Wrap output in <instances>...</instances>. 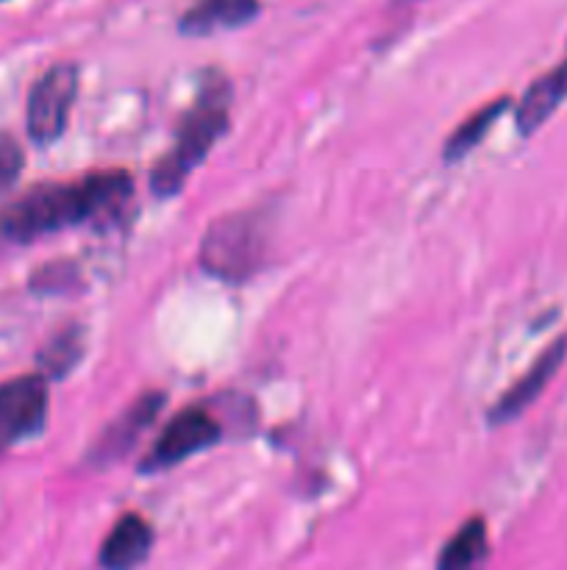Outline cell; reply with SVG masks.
Wrapping results in <instances>:
<instances>
[{
  "label": "cell",
  "mask_w": 567,
  "mask_h": 570,
  "mask_svg": "<svg viewBox=\"0 0 567 570\" xmlns=\"http://www.w3.org/2000/svg\"><path fill=\"white\" fill-rule=\"evenodd\" d=\"M133 178L126 170H98L76 181L37 184L0 212V234L14 243H33L48 234L109 220L131 200Z\"/></svg>",
  "instance_id": "cell-1"
},
{
  "label": "cell",
  "mask_w": 567,
  "mask_h": 570,
  "mask_svg": "<svg viewBox=\"0 0 567 570\" xmlns=\"http://www.w3.org/2000/svg\"><path fill=\"white\" fill-rule=\"evenodd\" d=\"M231 83L220 70L200 72L198 95L187 115L178 120L172 148L159 156L150 170V193L156 198H176L195 167L206 161L217 142L231 128Z\"/></svg>",
  "instance_id": "cell-2"
},
{
  "label": "cell",
  "mask_w": 567,
  "mask_h": 570,
  "mask_svg": "<svg viewBox=\"0 0 567 570\" xmlns=\"http://www.w3.org/2000/svg\"><path fill=\"white\" fill-rule=\"evenodd\" d=\"M270 239V215L265 209L228 212L206 228L198 265L217 282L245 284L265 267Z\"/></svg>",
  "instance_id": "cell-3"
},
{
  "label": "cell",
  "mask_w": 567,
  "mask_h": 570,
  "mask_svg": "<svg viewBox=\"0 0 567 570\" xmlns=\"http://www.w3.org/2000/svg\"><path fill=\"white\" fill-rule=\"evenodd\" d=\"M78 87L81 70L76 61H56L33 81L26 106V126L33 145H53L67 131Z\"/></svg>",
  "instance_id": "cell-4"
},
{
  "label": "cell",
  "mask_w": 567,
  "mask_h": 570,
  "mask_svg": "<svg viewBox=\"0 0 567 570\" xmlns=\"http://www.w3.org/2000/svg\"><path fill=\"white\" fill-rule=\"evenodd\" d=\"M220 440V421H217L206 406H183V410L161 429L156 443L150 445L145 460L139 462V473L148 476V473L170 471V468L187 462L189 456L209 451L211 445H217Z\"/></svg>",
  "instance_id": "cell-5"
},
{
  "label": "cell",
  "mask_w": 567,
  "mask_h": 570,
  "mask_svg": "<svg viewBox=\"0 0 567 570\" xmlns=\"http://www.w3.org/2000/svg\"><path fill=\"white\" fill-rule=\"evenodd\" d=\"M48 404V379L39 371L0 384V449L42 432Z\"/></svg>",
  "instance_id": "cell-6"
},
{
  "label": "cell",
  "mask_w": 567,
  "mask_h": 570,
  "mask_svg": "<svg viewBox=\"0 0 567 570\" xmlns=\"http://www.w3.org/2000/svg\"><path fill=\"white\" fill-rule=\"evenodd\" d=\"M165 404L167 395L161 393V390H148V393L139 395L120 417H115V421L98 434L94 445L89 449L87 460L92 462L94 468L117 465V462L142 440V434L153 426L156 417L165 410Z\"/></svg>",
  "instance_id": "cell-7"
},
{
  "label": "cell",
  "mask_w": 567,
  "mask_h": 570,
  "mask_svg": "<svg viewBox=\"0 0 567 570\" xmlns=\"http://www.w3.org/2000/svg\"><path fill=\"white\" fill-rule=\"evenodd\" d=\"M565 360H567V334H561V337L554 340V343H550L548 348L531 362V367H528V371L523 373V376L517 379V382L511 384V387L506 390L493 406H489L487 412L489 426H504V423L517 421V417H520L523 412H526L528 406L545 393V387H548L550 379L559 373L561 362Z\"/></svg>",
  "instance_id": "cell-8"
},
{
  "label": "cell",
  "mask_w": 567,
  "mask_h": 570,
  "mask_svg": "<svg viewBox=\"0 0 567 570\" xmlns=\"http://www.w3.org/2000/svg\"><path fill=\"white\" fill-rule=\"evenodd\" d=\"M261 11V0H195L178 20L183 37H211L237 31L253 22Z\"/></svg>",
  "instance_id": "cell-9"
},
{
  "label": "cell",
  "mask_w": 567,
  "mask_h": 570,
  "mask_svg": "<svg viewBox=\"0 0 567 570\" xmlns=\"http://www.w3.org/2000/svg\"><path fill=\"white\" fill-rule=\"evenodd\" d=\"M153 529L139 512H126L111 527L109 538L103 540L98 554V566L109 570H128L142 566L153 551Z\"/></svg>",
  "instance_id": "cell-10"
},
{
  "label": "cell",
  "mask_w": 567,
  "mask_h": 570,
  "mask_svg": "<svg viewBox=\"0 0 567 570\" xmlns=\"http://www.w3.org/2000/svg\"><path fill=\"white\" fill-rule=\"evenodd\" d=\"M567 100V59L561 65H556L554 70L539 76L531 87L526 89V95L520 98L515 109V122L517 131L523 137L537 131L556 109Z\"/></svg>",
  "instance_id": "cell-11"
},
{
  "label": "cell",
  "mask_w": 567,
  "mask_h": 570,
  "mask_svg": "<svg viewBox=\"0 0 567 570\" xmlns=\"http://www.w3.org/2000/svg\"><path fill=\"white\" fill-rule=\"evenodd\" d=\"M511 104H515V100H511L509 95H504V98H495V100H489V104H484L481 109L472 111L467 120H461L459 126L454 128V134H450L442 145L445 165H454V161H461L465 156H470L472 150L478 148V142H481V139L493 131V126L498 122V117L506 115V109H509Z\"/></svg>",
  "instance_id": "cell-12"
},
{
  "label": "cell",
  "mask_w": 567,
  "mask_h": 570,
  "mask_svg": "<svg viewBox=\"0 0 567 570\" xmlns=\"http://www.w3.org/2000/svg\"><path fill=\"white\" fill-rule=\"evenodd\" d=\"M83 351H87V332H83L81 323H70L61 332H56L37 354L39 373L48 382L50 379H64L83 360Z\"/></svg>",
  "instance_id": "cell-13"
},
{
  "label": "cell",
  "mask_w": 567,
  "mask_h": 570,
  "mask_svg": "<svg viewBox=\"0 0 567 570\" xmlns=\"http://www.w3.org/2000/svg\"><path fill=\"white\" fill-rule=\"evenodd\" d=\"M489 538H487V521L484 518H470L454 538L445 543L442 554L437 557V568L442 570H461L472 568L478 562L487 560Z\"/></svg>",
  "instance_id": "cell-14"
},
{
  "label": "cell",
  "mask_w": 567,
  "mask_h": 570,
  "mask_svg": "<svg viewBox=\"0 0 567 570\" xmlns=\"http://www.w3.org/2000/svg\"><path fill=\"white\" fill-rule=\"evenodd\" d=\"M78 284V267L72 262H53L44 265L42 271L33 273L31 287L37 293H64V289L76 287Z\"/></svg>",
  "instance_id": "cell-15"
},
{
  "label": "cell",
  "mask_w": 567,
  "mask_h": 570,
  "mask_svg": "<svg viewBox=\"0 0 567 570\" xmlns=\"http://www.w3.org/2000/svg\"><path fill=\"white\" fill-rule=\"evenodd\" d=\"M22 165H26V156H22L20 142L9 134H0V193L20 178Z\"/></svg>",
  "instance_id": "cell-16"
}]
</instances>
